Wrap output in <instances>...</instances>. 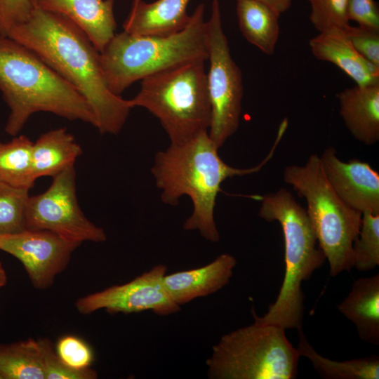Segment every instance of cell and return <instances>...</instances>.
<instances>
[{
  "mask_svg": "<svg viewBox=\"0 0 379 379\" xmlns=\"http://www.w3.org/2000/svg\"><path fill=\"white\" fill-rule=\"evenodd\" d=\"M33 4L28 19L13 27L8 36L35 52L78 90L93 112L100 133L118 134L133 108L128 100L107 88L100 52L66 15Z\"/></svg>",
  "mask_w": 379,
  "mask_h": 379,
  "instance_id": "6da1fadb",
  "label": "cell"
},
{
  "mask_svg": "<svg viewBox=\"0 0 379 379\" xmlns=\"http://www.w3.org/2000/svg\"><path fill=\"white\" fill-rule=\"evenodd\" d=\"M282 136L277 134L270 153L258 165L238 168L227 164L218 154L219 147L204 131L194 138L171 144L158 152L151 168L161 199L177 206L180 199L188 196L193 206L192 214L183 224L185 230H197L211 242L220 241L214 218L217 196L221 184L227 178L258 172L272 157Z\"/></svg>",
  "mask_w": 379,
  "mask_h": 379,
  "instance_id": "7a4b0ae2",
  "label": "cell"
},
{
  "mask_svg": "<svg viewBox=\"0 0 379 379\" xmlns=\"http://www.w3.org/2000/svg\"><path fill=\"white\" fill-rule=\"evenodd\" d=\"M0 91L10 113L5 126L15 136L34 113L46 112L96 128L95 117L83 95L35 52L0 35Z\"/></svg>",
  "mask_w": 379,
  "mask_h": 379,
  "instance_id": "3957f363",
  "label": "cell"
},
{
  "mask_svg": "<svg viewBox=\"0 0 379 379\" xmlns=\"http://www.w3.org/2000/svg\"><path fill=\"white\" fill-rule=\"evenodd\" d=\"M258 215L267 222L277 221L282 229L285 246V274L279 295L268 311L254 321L280 326L285 330L302 329L305 295L302 283L321 267L326 259L307 214L286 188L260 198Z\"/></svg>",
  "mask_w": 379,
  "mask_h": 379,
  "instance_id": "277c9868",
  "label": "cell"
},
{
  "mask_svg": "<svg viewBox=\"0 0 379 379\" xmlns=\"http://www.w3.org/2000/svg\"><path fill=\"white\" fill-rule=\"evenodd\" d=\"M205 7L199 4L187 25L166 36L115 34L100 53L102 75L109 90L120 95L138 80L167 69L208 57Z\"/></svg>",
  "mask_w": 379,
  "mask_h": 379,
  "instance_id": "5b68a950",
  "label": "cell"
},
{
  "mask_svg": "<svg viewBox=\"0 0 379 379\" xmlns=\"http://www.w3.org/2000/svg\"><path fill=\"white\" fill-rule=\"evenodd\" d=\"M205 61H194L141 80L132 108L146 109L160 121L171 144L188 141L208 131L211 108Z\"/></svg>",
  "mask_w": 379,
  "mask_h": 379,
  "instance_id": "8992f818",
  "label": "cell"
},
{
  "mask_svg": "<svg viewBox=\"0 0 379 379\" xmlns=\"http://www.w3.org/2000/svg\"><path fill=\"white\" fill-rule=\"evenodd\" d=\"M284 182L307 203V214L318 245L325 255L330 275L353 268L352 244L358 237L362 214L346 205L328 182L319 156L312 154L305 164L288 165Z\"/></svg>",
  "mask_w": 379,
  "mask_h": 379,
  "instance_id": "52a82bcc",
  "label": "cell"
},
{
  "mask_svg": "<svg viewBox=\"0 0 379 379\" xmlns=\"http://www.w3.org/2000/svg\"><path fill=\"white\" fill-rule=\"evenodd\" d=\"M300 354L285 329L253 324L221 337L206 359L211 379H293Z\"/></svg>",
  "mask_w": 379,
  "mask_h": 379,
  "instance_id": "ba28073f",
  "label": "cell"
},
{
  "mask_svg": "<svg viewBox=\"0 0 379 379\" xmlns=\"http://www.w3.org/2000/svg\"><path fill=\"white\" fill-rule=\"evenodd\" d=\"M207 21L209 69L207 88L211 108L210 138L220 148L237 131L244 95L242 73L234 61L223 31L220 3L213 0Z\"/></svg>",
  "mask_w": 379,
  "mask_h": 379,
  "instance_id": "9c48e42d",
  "label": "cell"
},
{
  "mask_svg": "<svg viewBox=\"0 0 379 379\" xmlns=\"http://www.w3.org/2000/svg\"><path fill=\"white\" fill-rule=\"evenodd\" d=\"M26 229L44 230L80 244L104 242V230L91 222L78 203L76 171L71 166L53 178L43 193L29 196L25 213Z\"/></svg>",
  "mask_w": 379,
  "mask_h": 379,
  "instance_id": "30bf717a",
  "label": "cell"
},
{
  "mask_svg": "<svg viewBox=\"0 0 379 379\" xmlns=\"http://www.w3.org/2000/svg\"><path fill=\"white\" fill-rule=\"evenodd\" d=\"M167 267L158 264L131 281L108 287L88 294L76 302L81 314H90L98 310L109 314H130L151 310L159 316H168L180 310L163 285Z\"/></svg>",
  "mask_w": 379,
  "mask_h": 379,
  "instance_id": "8fae6325",
  "label": "cell"
},
{
  "mask_svg": "<svg viewBox=\"0 0 379 379\" xmlns=\"http://www.w3.org/2000/svg\"><path fill=\"white\" fill-rule=\"evenodd\" d=\"M79 246L44 230L25 229L0 235V250L20 261L32 284L38 289L52 285Z\"/></svg>",
  "mask_w": 379,
  "mask_h": 379,
  "instance_id": "7c38bea8",
  "label": "cell"
},
{
  "mask_svg": "<svg viewBox=\"0 0 379 379\" xmlns=\"http://www.w3.org/2000/svg\"><path fill=\"white\" fill-rule=\"evenodd\" d=\"M319 159L328 182L346 205L361 214H379V173L368 162L343 161L333 147L326 148Z\"/></svg>",
  "mask_w": 379,
  "mask_h": 379,
  "instance_id": "4fadbf2b",
  "label": "cell"
},
{
  "mask_svg": "<svg viewBox=\"0 0 379 379\" xmlns=\"http://www.w3.org/2000/svg\"><path fill=\"white\" fill-rule=\"evenodd\" d=\"M237 259L229 253H222L212 262L199 268L165 274L162 282L171 299L178 305L196 298L211 295L230 281Z\"/></svg>",
  "mask_w": 379,
  "mask_h": 379,
  "instance_id": "5bb4252c",
  "label": "cell"
},
{
  "mask_svg": "<svg viewBox=\"0 0 379 379\" xmlns=\"http://www.w3.org/2000/svg\"><path fill=\"white\" fill-rule=\"evenodd\" d=\"M44 10L66 15L100 53L115 35L114 0H32Z\"/></svg>",
  "mask_w": 379,
  "mask_h": 379,
  "instance_id": "9a60e30c",
  "label": "cell"
},
{
  "mask_svg": "<svg viewBox=\"0 0 379 379\" xmlns=\"http://www.w3.org/2000/svg\"><path fill=\"white\" fill-rule=\"evenodd\" d=\"M309 46L317 60L333 63L355 81L356 85L379 84V68L357 52L346 27H331L320 32L310 40Z\"/></svg>",
  "mask_w": 379,
  "mask_h": 379,
  "instance_id": "2e32d148",
  "label": "cell"
},
{
  "mask_svg": "<svg viewBox=\"0 0 379 379\" xmlns=\"http://www.w3.org/2000/svg\"><path fill=\"white\" fill-rule=\"evenodd\" d=\"M190 0H133L124 31L133 35L166 36L183 29L190 20Z\"/></svg>",
  "mask_w": 379,
  "mask_h": 379,
  "instance_id": "e0dca14e",
  "label": "cell"
},
{
  "mask_svg": "<svg viewBox=\"0 0 379 379\" xmlns=\"http://www.w3.org/2000/svg\"><path fill=\"white\" fill-rule=\"evenodd\" d=\"M339 113L351 135L371 146L379 140V84L356 85L338 95Z\"/></svg>",
  "mask_w": 379,
  "mask_h": 379,
  "instance_id": "ac0fdd59",
  "label": "cell"
},
{
  "mask_svg": "<svg viewBox=\"0 0 379 379\" xmlns=\"http://www.w3.org/2000/svg\"><path fill=\"white\" fill-rule=\"evenodd\" d=\"M338 311L356 327L364 342L379 345V274L355 280Z\"/></svg>",
  "mask_w": 379,
  "mask_h": 379,
  "instance_id": "d6986e66",
  "label": "cell"
},
{
  "mask_svg": "<svg viewBox=\"0 0 379 379\" xmlns=\"http://www.w3.org/2000/svg\"><path fill=\"white\" fill-rule=\"evenodd\" d=\"M82 154L81 146L66 128H60L41 134L32 146L34 177L54 176L74 166Z\"/></svg>",
  "mask_w": 379,
  "mask_h": 379,
  "instance_id": "ffe728a7",
  "label": "cell"
},
{
  "mask_svg": "<svg viewBox=\"0 0 379 379\" xmlns=\"http://www.w3.org/2000/svg\"><path fill=\"white\" fill-rule=\"evenodd\" d=\"M237 15L246 41L262 53L272 55L279 37L281 13L259 0H237Z\"/></svg>",
  "mask_w": 379,
  "mask_h": 379,
  "instance_id": "44dd1931",
  "label": "cell"
},
{
  "mask_svg": "<svg viewBox=\"0 0 379 379\" xmlns=\"http://www.w3.org/2000/svg\"><path fill=\"white\" fill-rule=\"evenodd\" d=\"M298 352L307 358L314 371L324 379H378L379 357L371 356L344 361L329 359L319 354L309 343L302 329L298 331Z\"/></svg>",
  "mask_w": 379,
  "mask_h": 379,
  "instance_id": "7402d4cb",
  "label": "cell"
},
{
  "mask_svg": "<svg viewBox=\"0 0 379 379\" xmlns=\"http://www.w3.org/2000/svg\"><path fill=\"white\" fill-rule=\"evenodd\" d=\"M33 142L24 135L0 142V183L29 190L36 178L32 164Z\"/></svg>",
  "mask_w": 379,
  "mask_h": 379,
  "instance_id": "603a6c76",
  "label": "cell"
},
{
  "mask_svg": "<svg viewBox=\"0 0 379 379\" xmlns=\"http://www.w3.org/2000/svg\"><path fill=\"white\" fill-rule=\"evenodd\" d=\"M0 379H45L38 341L0 345Z\"/></svg>",
  "mask_w": 379,
  "mask_h": 379,
  "instance_id": "cb8c5ba5",
  "label": "cell"
},
{
  "mask_svg": "<svg viewBox=\"0 0 379 379\" xmlns=\"http://www.w3.org/2000/svg\"><path fill=\"white\" fill-rule=\"evenodd\" d=\"M353 267L359 272L379 265V214L364 213L358 237L352 244Z\"/></svg>",
  "mask_w": 379,
  "mask_h": 379,
  "instance_id": "d4e9b609",
  "label": "cell"
},
{
  "mask_svg": "<svg viewBox=\"0 0 379 379\" xmlns=\"http://www.w3.org/2000/svg\"><path fill=\"white\" fill-rule=\"evenodd\" d=\"M29 190L0 183V235L26 229L25 213Z\"/></svg>",
  "mask_w": 379,
  "mask_h": 379,
  "instance_id": "484cf974",
  "label": "cell"
},
{
  "mask_svg": "<svg viewBox=\"0 0 379 379\" xmlns=\"http://www.w3.org/2000/svg\"><path fill=\"white\" fill-rule=\"evenodd\" d=\"M310 5V20L319 32L331 27L345 28L350 21L347 17V0H306Z\"/></svg>",
  "mask_w": 379,
  "mask_h": 379,
  "instance_id": "4316f807",
  "label": "cell"
},
{
  "mask_svg": "<svg viewBox=\"0 0 379 379\" xmlns=\"http://www.w3.org/2000/svg\"><path fill=\"white\" fill-rule=\"evenodd\" d=\"M42 357L45 379H95L98 373L90 368L76 370L66 366L57 354L53 343L46 338L38 340Z\"/></svg>",
  "mask_w": 379,
  "mask_h": 379,
  "instance_id": "83f0119b",
  "label": "cell"
},
{
  "mask_svg": "<svg viewBox=\"0 0 379 379\" xmlns=\"http://www.w3.org/2000/svg\"><path fill=\"white\" fill-rule=\"evenodd\" d=\"M55 352L66 366L76 370L89 368L93 361V353L90 346L74 335H65L58 339Z\"/></svg>",
  "mask_w": 379,
  "mask_h": 379,
  "instance_id": "f1b7e54d",
  "label": "cell"
},
{
  "mask_svg": "<svg viewBox=\"0 0 379 379\" xmlns=\"http://www.w3.org/2000/svg\"><path fill=\"white\" fill-rule=\"evenodd\" d=\"M346 31L357 52L379 68V30L350 25Z\"/></svg>",
  "mask_w": 379,
  "mask_h": 379,
  "instance_id": "f546056e",
  "label": "cell"
},
{
  "mask_svg": "<svg viewBox=\"0 0 379 379\" xmlns=\"http://www.w3.org/2000/svg\"><path fill=\"white\" fill-rule=\"evenodd\" d=\"M32 0H0V35L8 36L15 26L29 17Z\"/></svg>",
  "mask_w": 379,
  "mask_h": 379,
  "instance_id": "4dcf8cb0",
  "label": "cell"
},
{
  "mask_svg": "<svg viewBox=\"0 0 379 379\" xmlns=\"http://www.w3.org/2000/svg\"><path fill=\"white\" fill-rule=\"evenodd\" d=\"M347 17L358 25L379 30V8L374 0H347Z\"/></svg>",
  "mask_w": 379,
  "mask_h": 379,
  "instance_id": "1f68e13d",
  "label": "cell"
},
{
  "mask_svg": "<svg viewBox=\"0 0 379 379\" xmlns=\"http://www.w3.org/2000/svg\"><path fill=\"white\" fill-rule=\"evenodd\" d=\"M261 1L279 13L286 12L291 6L293 0H259Z\"/></svg>",
  "mask_w": 379,
  "mask_h": 379,
  "instance_id": "d6a6232c",
  "label": "cell"
},
{
  "mask_svg": "<svg viewBox=\"0 0 379 379\" xmlns=\"http://www.w3.org/2000/svg\"><path fill=\"white\" fill-rule=\"evenodd\" d=\"M7 282L6 273L0 262V288L4 286Z\"/></svg>",
  "mask_w": 379,
  "mask_h": 379,
  "instance_id": "836d02e7",
  "label": "cell"
}]
</instances>
